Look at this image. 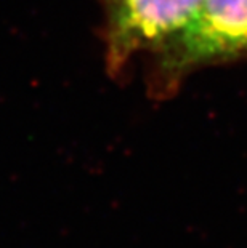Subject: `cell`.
I'll use <instances>...</instances> for the list:
<instances>
[{"label": "cell", "instance_id": "6da1fadb", "mask_svg": "<svg viewBox=\"0 0 247 248\" xmlns=\"http://www.w3.org/2000/svg\"><path fill=\"white\" fill-rule=\"evenodd\" d=\"M246 50L247 0H202L190 23L157 48V90H170L194 67Z\"/></svg>", "mask_w": 247, "mask_h": 248}, {"label": "cell", "instance_id": "7a4b0ae2", "mask_svg": "<svg viewBox=\"0 0 247 248\" xmlns=\"http://www.w3.org/2000/svg\"><path fill=\"white\" fill-rule=\"evenodd\" d=\"M202 0H101L106 67L124 71L138 51L161 48L185 28Z\"/></svg>", "mask_w": 247, "mask_h": 248}]
</instances>
